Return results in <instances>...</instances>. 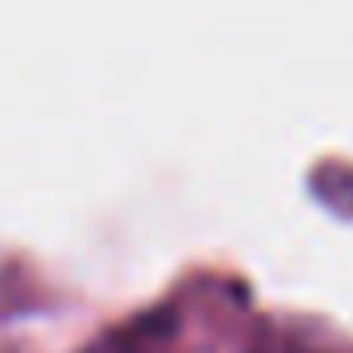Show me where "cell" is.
Segmentation results:
<instances>
[{"mask_svg": "<svg viewBox=\"0 0 353 353\" xmlns=\"http://www.w3.org/2000/svg\"><path fill=\"white\" fill-rule=\"evenodd\" d=\"M162 332V324H141L133 332H121L112 336L104 349H92V353H154V336Z\"/></svg>", "mask_w": 353, "mask_h": 353, "instance_id": "obj_1", "label": "cell"}]
</instances>
